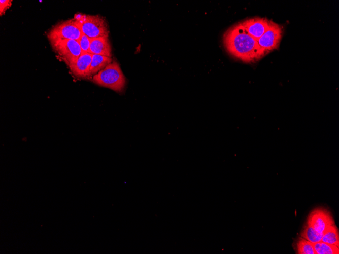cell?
I'll list each match as a JSON object with an SVG mask.
<instances>
[{"label": "cell", "mask_w": 339, "mask_h": 254, "mask_svg": "<svg viewBox=\"0 0 339 254\" xmlns=\"http://www.w3.org/2000/svg\"><path fill=\"white\" fill-rule=\"evenodd\" d=\"M12 1L1 0L0 1V15H4L6 11L12 5Z\"/></svg>", "instance_id": "e0dca14e"}, {"label": "cell", "mask_w": 339, "mask_h": 254, "mask_svg": "<svg viewBox=\"0 0 339 254\" xmlns=\"http://www.w3.org/2000/svg\"><path fill=\"white\" fill-rule=\"evenodd\" d=\"M307 224L317 231L323 233L330 226L334 224L330 212L324 208L314 209L309 215Z\"/></svg>", "instance_id": "52a82bcc"}, {"label": "cell", "mask_w": 339, "mask_h": 254, "mask_svg": "<svg viewBox=\"0 0 339 254\" xmlns=\"http://www.w3.org/2000/svg\"><path fill=\"white\" fill-rule=\"evenodd\" d=\"M91 39L83 34L78 40L82 53H89Z\"/></svg>", "instance_id": "2e32d148"}, {"label": "cell", "mask_w": 339, "mask_h": 254, "mask_svg": "<svg viewBox=\"0 0 339 254\" xmlns=\"http://www.w3.org/2000/svg\"><path fill=\"white\" fill-rule=\"evenodd\" d=\"M92 56L90 53H82L74 62L69 64L68 66L73 75L78 78H90L89 70Z\"/></svg>", "instance_id": "9c48e42d"}, {"label": "cell", "mask_w": 339, "mask_h": 254, "mask_svg": "<svg viewBox=\"0 0 339 254\" xmlns=\"http://www.w3.org/2000/svg\"><path fill=\"white\" fill-rule=\"evenodd\" d=\"M82 34L81 29L74 18L58 22L47 34L50 42L60 39L78 41Z\"/></svg>", "instance_id": "277c9868"}, {"label": "cell", "mask_w": 339, "mask_h": 254, "mask_svg": "<svg viewBox=\"0 0 339 254\" xmlns=\"http://www.w3.org/2000/svg\"><path fill=\"white\" fill-rule=\"evenodd\" d=\"M315 254H338V247L320 241L313 244Z\"/></svg>", "instance_id": "5bb4252c"}, {"label": "cell", "mask_w": 339, "mask_h": 254, "mask_svg": "<svg viewBox=\"0 0 339 254\" xmlns=\"http://www.w3.org/2000/svg\"><path fill=\"white\" fill-rule=\"evenodd\" d=\"M283 32V27L273 21L268 29L257 40L259 46L265 55L278 48Z\"/></svg>", "instance_id": "8992f818"}, {"label": "cell", "mask_w": 339, "mask_h": 254, "mask_svg": "<svg viewBox=\"0 0 339 254\" xmlns=\"http://www.w3.org/2000/svg\"><path fill=\"white\" fill-rule=\"evenodd\" d=\"M50 43L53 49L67 65L74 62L82 53L78 41L60 39Z\"/></svg>", "instance_id": "5b68a950"}, {"label": "cell", "mask_w": 339, "mask_h": 254, "mask_svg": "<svg viewBox=\"0 0 339 254\" xmlns=\"http://www.w3.org/2000/svg\"><path fill=\"white\" fill-rule=\"evenodd\" d=\"M74 19L78 23L82 33L89 38L109 37L108 25L105 18L101 16L79 13L75 14Z\"/></svg>", "instance_id": "3957f363"}, {"label": "cell", "mask_w": 339, "mask_h": 254, "mask_svg": "<svg viewBox=\"0 0 339 254\" xmlns=\"http://www.w3.org/2000/svg\"><path fill=\"white\" fill-rule=\"evenodd\" d=\"M223 44L229 55L244 63H255L265 55L257 40L245 30L240 22L224 33Z\"/></svg>", "instance_id": "6da1fadb"}, {"label": "cell", "mask_w": 339, "mask_h": 254, "mask_svg": "<svg viewBox=\"0 0 339 254\" xmlns=\"http://www.w3.org/2000/svg\"><path fill=\"white\" fill-rule=\"evenodd\" d=\"M296 249L299 254H315L313 244L302 237L297 241Z\"/></svg>", "instance_id": "9a60e30c"}, {"label": "cell", "mask_w": 339, "mask_h": 254, "mask_svg": "<svg viewBox=\"0 0 339 254\" xmlns=\"http://www.w3.org/2000/svg\"><path fill=\"white\" fill-rule=\"evenodd\" d=\"M112 61L113 59L112 57L97 54H92L89 70L90 78H92V77L105 68Z\"/></svg>", "instance_id": "8fae6325"}, {"label": "cell", "mask_w": 339, "mask_h": 254, "mask_svg": "<svg viewBox=\"0 0 339 254\" xmlns=\"http://www.w3.org/2000/svg\"><path fill=\"white\" fill-rule=\"evenodd\" d=\"M273 21L266 18L255 17L240 22L245 30L257 40L270 27Z\"/></svg>", "instance_id": "ba28073f"}, {"label": "cell", "mask_w": 339, "mask_h": 254, "mask_svg": "<svg viewBox=\"0 0 339 254\" xmlns=\"http://www.w3.org/2000/svg\"><path fill=\"white\" fill-rule=\"evenodd\" d=\"M321 241L329 244L339 246L338 231L335 224L330 226L323 233Z\"/></svg>", "instance_id": "7c38bea8"}, {"label": "cell", "mask_w": 339, "mask_h": 254, "mask_svg": "<svg viewBox=\"0 0 339 254\" xmlns=\"http://www.w3.org/2000/svg\"><path fill=\"white\" fill-rule=\"evenodd\" d=\"M91 79L94 84L119 93L124 90L126 85L125 77L120 65L115 60Z\"/></svg>", "instance_id": "7a4b0ae2"}, {"label": "cell", "mask_w": 339, "mask_h": 254, "mask_svg": "<svg viewBox=\"0 0 339 254\" xmlns=\"http://www.w3.org/2000/svg\"><path fill=\"white\" fill-rule=\"evenodd\" d=\"M89 53L112 57V47L109 37L91 39Z\"/></svg>", "instance_id": "30bf717a"}, {"label": "cell", "mask_w": 339, "mask_h": 254, "mask_svg": "<svg viewBox=\"0 0 339 254\" xmlns=\"http://www.w3.org/2000/svg\"><path fill=\"white\" fill-rule=\"evenodd\" d=\"M323 235V233L318 232L308 224L304 226L301 233L302 238L313 244L321 241Z\"/></svg>", "instance_id": "4fadbf2b"}]
</instances>
